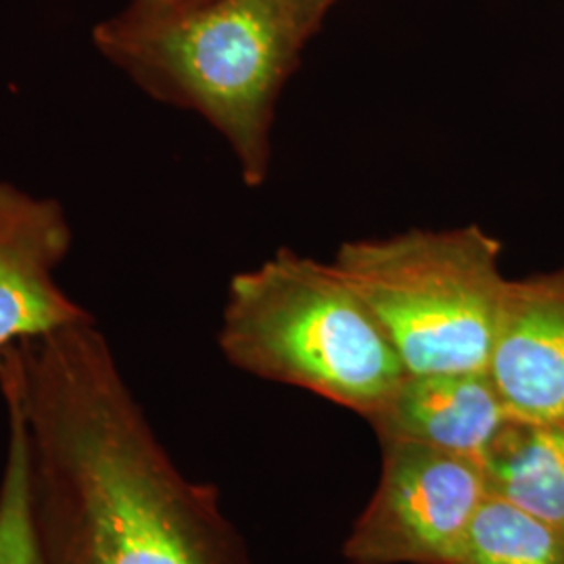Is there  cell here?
<instances>
[{
    "mask_svg": "<svg viewBox=\"0 0 564 564\" xmlns=\"http://www.w3.org/2000/svg\"><path fill=\"white\" fill-rule=\"evenodd\" d=\"M172 2H176V0H132L126 9L144 13V11H158V9L167 7V4H172Z\"/></svg>",
    "mask_w": 564,
    "mask_h": 564,
    "instance_id": "cell-13",
    "label": "cell"
},
{
    "mask_svg": "<svg viewBox=\"0 0 564 564\" xmlns=\"http://www.w3.org/2000/svg\"><path fill=\"white\" fill-rule=\"evenodd\" d=\"M381 479L343 544L351 564H452L489 496L479 460L381 442Z\"/></svg>",
    "mask_w": 564,
    "mask_h": 564,
    "instance_id": "cell-5",
    "label": "cell"
},
{
    "mask_svg": "<svg viewBox=\"0 0 564 564\" xmlns=\"http://www.w3.org/2000/svg\"><path fill=\"white\" fill-rule=\"evenodd\" d=\"M500 256L496 237L466 224L343 242L333 263L405 370L424 375L489 370L510 281Z\"/></svg>",
    "mask_w": 564,
    "mask_h": 564,
    "instance_id": "cell-4",
    "label": "cell"
},
{
    "mask_svg": "<svg viewBox=\"0 0 564 564\" xmlns=\"http://www.w3.org/2000/svg\"><path fill=\"white\" fill-rule=\"evenodd\" d=\"M74 245L63 205L0 181V354L93 318L57 282Z\"/></svg>",
    "mask_w": 564,
    "mask_h": 564,
    "instance_id": "cell-6",
    "label": "cell"
},
{
    "mask_svg": "<svg viewBox=\"0 0 564 564\" xmlns=\"http://www.w3.org/2000/svg\"><path fill=\"white\" fill-rule=\"evenodd\" d=\"M489 375L514 421H564V265L508 281Z\"/></svg>",
    "mask_w": 564,
    "mask_h": 564,
    "instance_id": "cell-7",
    "label": "cell"
},
{
    "mask_svg": "<svg viewBox=\"0 0 564 564\" xmlns=\"http://www.w3.org/2000/svg\"><path fill=\"white\" fill-rule=\"evenodd\" d=\"M7 458L0 481V564H44L30 500L28 452L18 405L4 400Z\"/></svg>",
    "mask_w": 564,
    "mask_h": 564,
    "instance_id": "cell-11",
    "label": "cell"
},
{
    "mask_svg": "<svg viewBox=\"0 0 564 564\" xmlns=\"http://www.w3.org/2000/svg\"><path fill=\"white\" fill-rule=\"evenodd\" d=\"M218 345L242 372L305 389L364 419L408 372L335 263L293 249L230 279Z\"/></svg>",
    "mask_w": 564,
    "mask_h": 564,
    "instance_id": "cell-3",
    "label": "cell"
},
{
    "mask_svg": "<svg viewBox=\"0 0 564 564\" xmlns=\"http://www.w3.org/2000/svg\"><path fill=\"white\" fill-rule=\"evenodd\" d=\"M314 32L302 0H176L123 9L95 25L93 42L144 95L207 121L245 184L260 186L276 102Z\"/></svg>",
    "mask_w": 564,
    "mask_h": 564,
    "instance_id": "cell-2",
    "label": "cell"
},
{
    "mask_svg": "<svg viewBox=\"0 0 564 564\" xmlns=\"http://www.w3.org/2000/svg\"><path fill=\"white\" fill-rule=\"evenodd\" d=\"M491 496L564 533V421H510L481 460Z\"/></svg>",
    "mask_w": 564,
    "mask_h": 564,
    "instance_id": "cell-9",
    "label": "cell"
},
{
    "mask_svg": "<svg viewBox=\"0 0 564 564\" xmlns=\"http://www.w3.org/2000/svg\"><path fill=\"white\" fill-rule=\"evenodd\" d=\"M452 564H564V533L489 494Z\"/></svg>",
    "mask_w": 564,
    "mask_h": 564,
    "instance_id": "cell-10",
    "label": "cell"
},
{
    "mask_svg": "<svg viewBox=\"0 0 564 564\" xmlns=\"http://www.w3.org/2000/svg\"><path fill=\"white\" fill-rule=\"evenodd\" d=\"M381 442L426 445L484 460L512 421L489 370L405 372L366 419Z\"/></svg>",
    "mask_w": 564,
    "mask_h": 564,
    "instance_id": "cell-8",
    "label": "cell"
},
{
    "mask_svg": "<svg viewBox=\"0 0 564 564\" xmlns=\"http://www.w3.org/2000/svg\"><path fill=\"white\" fill-rule=\"evenodd\" d=\"M335 2H337V0H302L303 9H305L310 21L316 25V30L321 28L324 15L328 13V9H330Z\"/></svg>",
    "mask_w": 564,
    "mask_h": 564,
    "instance_id": "cell-12",
    "label": "cell"
},
{
    "mask_svg": "<svg viewBox=\"0 0 564 564\" xmlns=\"http://www.w3.org/2000/svg\"><path fill=\"white\" fill-rule=\"evenodd\" d=\"M44 564H245L214 487L174 466L95 318L0 354Z\"/></svg>",
    "mask_w": 564,
    "mask_h": 564,
    "instance_id": "cell-1",
    "label": "cell"
}]
</instances>
